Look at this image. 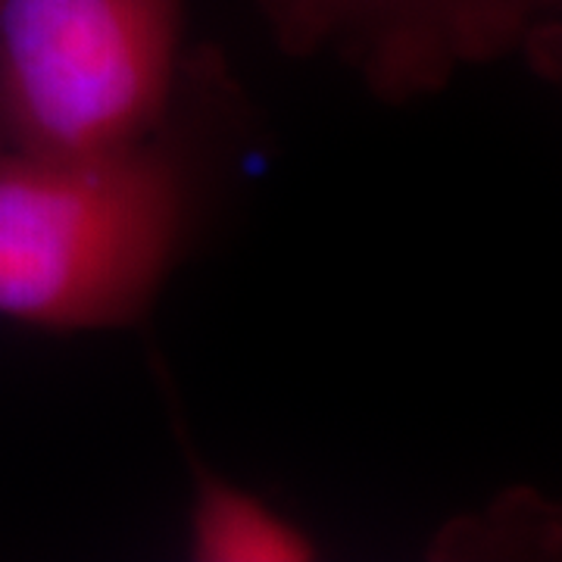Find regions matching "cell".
I'll return each instance as SVG.
<instances>
[{"label":"cell","mask_w":562,"mask_h":562,"mask_svg":"<svg viewBox=\"0 0 562 562\" xmlns=\"http://www.w3.org/2000/svg\"><path fill=\"white\" fill-rule=\"evenodd\" d=\"M560 0H260L291 54H335L387 101L438 91L462 66L550 38Z\"/></svg>","instance_id":"cell-3"},{"label":"cell","mask_w":562,"mask_h":562,"mask_svg":"<svg viewBox=\"0 0 562 562\" xmlns=\"http://www.w3.org/2000/svg\"><path fill=\"white\" fill-rule=\"evenodd\" d=\"M191 553L203 562H294L313 557V541L250 491L201 475L191 522Z\"/></svg>","instance_id":"cell-4"},{"label":"cell","mask_w":562,"mask_h":562,"mask_svg":"<svg viewBox=\"0 0 562 562\" xmlns=\"http://www.w3.org/2000/svg\"><path fill=\"white\" fill-rule=\"evenodd\" d=\"M188 179L160 135L94 157H0V319L116 328L176 260Z\"/></svg>","instance_id":"cell-1"},{"label":"cell","mask_w":562,"mask_h":562,"mask_svg":"<svg viewBox=\"0 0 562 562\" xmlns=\"http://www.w3.org/2000/svg\"><path fill=\"white\" fill-rule=\"evenodd\" d=\"M181 0H0V157H94L162 132Z\"/></svg>","instance_id":"cell-2"}]
</instances>
